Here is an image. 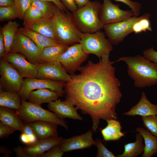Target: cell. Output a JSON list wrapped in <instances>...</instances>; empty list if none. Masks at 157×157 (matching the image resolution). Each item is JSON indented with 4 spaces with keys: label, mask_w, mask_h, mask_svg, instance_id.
Wrapping results in <instances>:
<instances>
[{
    "label": "cell",
    "mask_w": 157,
    "mask_h": 157,
    "mask_svg": "<svg viewBox=\"0 0 157 157\" xmlns=\"http://www.w3.org/2000/svg\"><path fill=\"white\" fill-rule=\"evenodd\" d=\"M144 127L154 135L157 137V115L142 117Z\"/></svg>",
    "instance_id": "cell-34"
},
{
    "label": "cell",
    "mask_w": 157,
    "mask_h": 157,
    "mask_svg": "<svg viewBox=\"0 0 157 157\" xmlns=\"http://www.w3.org/2000/svg\"><path fill=\"white\" fill-rule=\"evenodd\" d=\"M44 0L49 1L53 2L63 12H65L66 13L68 11L62 3L60 0Z\"/></svg>",
    "instance_id": "cell-44"
},
{
    "label": "cell",
    "mask_w": 157,
    "mask_h": 157,
    "mask_svg": "<svg viewBox=\"0 0 157 157\" xmlns=\"http://www.w3.org/2000/svg\"><path fill=\"white\" fill-rule=\"evenodd\" d=\"M18 31L34 42L38 48L40 54L45 47L60 43L56 40L46 37L24 27L19 28Z\"/></svg>",
    "instance_id": "cell-19"
},
{
    "label": "cell",
    "mask_w": 157,
    "mask_h": 157,
    "mask_svg": "<svg viewBox=\"0 0 157 157\" xmlns=\"http://www.w3.org/2000/svg\"><path fill=\"white\" fill-rule=\"evenodd\" d=\"M95 145L98 149L97 157H115L116 156L104 145L100 139L96 140Z\"/></svg>",
    "instance_id": "cell-35"
},
{
    "label": "cell",
    "mask_w": 157,
    "mask_h": 157,
    "mask_svg": "<svg viewBox=\"0 0 157 157\" xmlns=\"http://www.w3.org/2000/svg\"><path fill=\"white\" fill-rule=\"evenodd\" d=\"M61 2L68 10L73 12L78 9L74 0H60Z\"/></svg>",
    "instance_id": "cell-42"
},
{
    "label": "cell",
    "mask_w": 157,
    "mask_h": 157,
    "mask_svg": "<svg viewBox=\"0 0 157 157\" xmlns=\"http://www.w3.org/2000/svg\"><path fill=\"white\" fill-rule=\"evenodd\" d=\"M47 107L49 111L63 119L66 118L81 121L83 119L77 113V108L66 101L57 99L49 103Z\"/></svg>",
    "instance_id": "cell-17"
},
{
    "label": "cell",
    "mask_w": 157,
    "mask_h": 157,
    "mask_svg": "<svg viewBox=\"0 0 157 157\" xmlns=\"http://www.w3.org/2000/svg\"><path fill=\"white\" fill-rule=\"evenodd\" d=\"M134 16L131 9L122 10L119 4H114L110 0H103L99 13L100 19L104 25L123 21Z\"/></svg>",
    "instance_id": "cell-12"
},
{
    "label": "cell",
    "mask_w": 157,
    "mask_h": 157,
    "mask_svg": "<svg viewBox=\"0 0 157 157\" xmlns=\"http://www.w3.org/2000/svg\"><path fill=\"white\" fill-rule=\"evenodd\" d=\"M68 47L67 44L59 43L56 45L45 47L40 54V63L56 61Z\"/></svg>",
    "instance_id": "cell-28"
},
{
    "label": "cell",
    "mask_w": 157,
    "mask_h": 157,
    "mask_svg": "<svg viewBox=\"0 0 157 157\" xmlns=\"http://www.w3.org/2000/svg\"><path fill=\"white\" fill-rule=\"evenodd\" d=\"M31 5L40 10L43 17L51 18L53 17L56 6L53 2L44 0H32Z\"/></svg>",
    "instance_id": "cell-30"
},
{
    "label": "cell",
    "mask_w": 157,
    "mask_h": 157,
    "mask_svg": "<svg viewBox=\"0 0 157 157\" xmlns=\"http://www.w3.org/2000/svg\"><path fill=\"white\" fill-rule=\"evenodd\" d=\"M101 4L97 0L90 1L74 12H69L72 19L82 33H93L103 28L104 25L99 17Z\"/></svg>",
    "instance_id": "cell-4"
},
{
    "label": "cell",
    "mask_w": 157,
    "mask_h": 157,
    "mask_svg": "<svg viewBox=\"0 0 157 157\" xmlns=\"http://www.w3.org/2000/svg\"><path fill=\"white\" fill-rule=\"evenodd\" d=\"M134 16L122 21L104 25L105 34L112 45H116L122 41L128 35L133 32L134 24L143 17Z\"/></svg>",
    "instance_id": "cell-9"
},
{
    "label": "cell",
    "mask_w": 157,
    "mask_h": 157,
    "mask_svg": "<svg viewBox=\"0 0 157 157\" xmlns=\"http://www.w3.org/2000/svg\"><path fill=\"white\" fill-rule=\"evenodd\" d=\"M78 8H81L87 3L90 1L89 0H74Z\"/></svg>",
    "instance_id": "cell-48"
},
{
    "label": "cell",
    "mask_w": 157,
    "mask_h": 157,
    "mask_svg": "<svg viewBox=\"0 0 157 157\" xmlns=\"http://www.w3.org/2000/svg\"><path fill=\"white\" fill-rule=\"evenodd\" d=\"M15 2L19 13V19H23L25 12L31 5L32 0H16Z\"/></svg>",
    "instance_id": "cell-36"
},
{
    "label": "cell",
    "mask_w": 157,
    "mask_h": 157,
    "mask_svg": "<svg viewBox=\"0 0 157 157\" xmlns=\"http://www.w3.org/2000/svg\"><path fill=\"white\" fill-rule=\"evenodd\" d=\"M19 19L18 10L15 5L0 6V21L11 20L16 18Z\"/></svg>",
    "instance_id": "cell-32"
},
{
    "label": "cell",
    "mask_w": 157,
    "mask_h": 157,
    "mask_svg": "<svg viewBox=\"0 0 157 157\" xmlns=\"http://www.w3.org/2000/svg\"><path fill=\"white\" fill-rule=\"evenodd\" d=\"M65 83L49 79L38 78H25L18 92L22 100L26 101L30 92L35 89H48L57 93L60 97L65 93Z\"/></svg>",
    "instance_id": "cell-7"
},
{
    "label": "cell",
    "mask_w": 157,
    "mask_h": 157,
    "mask_svg": "<svg viewBox=\"0 0 157 157\" xmlns=\"http://www.w3.org/2000/svg\"><path fill=\"white\" fill-rule=\"evenodd\" d=\"M135 132L140 133L142 136L144 142V151L142 157H151L157 154V137L147 130L142 127H137Z\"/></svg>",
    "instance_id": "cell-25"
},
{
    "label": "cell",
    "mask_w": 157,
    "mask_h": 157,
    "mask_svg": "<svg viewBox=\"0 0 157 157\" xmlns=\"http://www.w3.org/2000/svg\"><path fill=\"white\" fill-rule=\"evenodd\" d=\"M114 0L123 3L129 6L133 11L135 16L138 17L140 15L141 7V4L140 3L131 0Z\"/></svg>",
    "instance_id": "cell-38"
},
{
    "label": "cell",
    "mask_w": 157,
    "mask_h": 157,
    "mask_svg": "<svg viewBox=\"0 0 157 157\" xmlns=\"http://www.w3.org/2000/svg\"><path fill=\"white\" fill-rule=\"evenodd\" d=\"M62 138L38 139L34 143L22 147L23 157H41L45 151L59 144Z\"/></svg>",
    "instance_id": "cell-15"
},
{
    "label": "cell",
    "mask_w": 157,
    "mask_h": 157,
    "mask_svg": "<svg viewBox=\"0 0 157 157\" xmlns=\"http://www.w3.org/2000/svg\"><path fill=\"white\" fill-rule=\"evenodd\" d=\"M88 56V54L84 52L81 44L78 43L68 47L56 61L59 62L66 72L72 75L78 70Z\"/></svg>",
    "instance_id": "cell-8"
},
{
    "label": "cell",
    "mask_w": 157,
    "mask_h": 157,
    "mask_svg": "<svg viewBox=\"0 0 157 157\" xmlns=\"http://www.w3.org/2000/svg\"><path fill=\"white\" fill-rule=\"evenodd\" d=\"M100 30L93 33H83L80 43L84 52L92 54L99 59L113 49L112 44Z\"/></svg>",
    "instance_id": "cell-6"
},
{
    "label": "cell",
    "mask_w": 157,
    "mask_h": 157,
    "mask_svg": "<svg viewBox=\"0 0 157 157\" xmlns=\"http://www.w3.org/2000/svg\"><path fill=\"white\" fill-rule=\"evenodd\" d=\"M14 1L16 0H13Z\"/></svg>",
    "instance_id": "cell-49"
},
{
    "label": "cell",
    "mask_w": 157,
    "mask_h": 157,
    "mask_svg": "<svg viewBox=\"0 0 157 157\" xmlns=\"http://www.w3.org/2000/svg\"><path fill=\"white\" fill-rule=\"evenodd\" d=\"M20 140L21 142L26 145L29 144V137L22 133H21L20 136Z\"/></svg>",
    "instance_id": "cell-46"
},
{
    "label": "cell",
    "mask_w": 157,
    "mask_h": 157,
    "mask_svg": "<svg viewBox=\"0 0 157 157\" xmlns=\"http://www.w3.org/2000/svg\"><path fill=\"white\" fill-rule=\"evenodd\" d=\"M22 100L18 92L3 90L0 87V106L17 110L22 106Z\"/></svg>",
    "instance_id": "cell-26"
},
{
    "label": "cell",
    "mask_w": 157,
    "mask_h": 157,
    "mask_svg": "<svg viewBox=\"0 0 157 157\" xmlns=\"http://www.w3.org/2000/svg\"><path fill=\"white\" fill-rule=\"evenodd\" d=\"M16 111L24 122L46 121L60 125L68 130V126L64 119L55 113L43 108L39 104L22 100L21 108Z\"/></svg>",
    "instance_id": "cell-5"
},
{
    "label": "cell",
    "mask_w": 157,
    "mask_h": 157,
    "mask_svg": "<svg viewBox=\"0 0 157 157\" xmlns=\"http://www.w3.org/2000/svg\"><path fill=\"white\" fill-rule=\"evenodd\" d=\"M106 122V126L101 129L104 141L107 142L117 140L125 136L124 133L121 131L122 127L120 122L112 119Z\"/></svg>",
    "instance_id": "cell-21"
},
{
    "label": "cell",
    "mask_w": 157,
    "mask_h": 157,
    "mask_svg": "<svg viewBox=\"0 0 157 157\" xmlns=\"http://www.w3.org/2000/svg\"><path fill=\"white\" fill-rule=\"evenodd\" d=\"M19 26V24L17 22L10 21L5 24L0 30L3 35L6 54L10 52Z\"/></svg>",
    "instance_id": "cell-29"
},
{
    "label": "cell",
    "mask_w": 157,
    "mask_h": 157,
    "mask_svg": "<svg viewBox=\"0 0 157 157\" xmlns=\"http://www.w3.org/2000/svg\"><path fill=\"white\" fill-rule=\"evenodd\" d=\"M25 27L44 36L57 40L52 24L51 18L43 17Z\"/></svg>",
    "instance_id": "cell-24"
},
{
    "label": "cell",
    "mask_w": 157,
    "mask_h": 157,
    "mask_svg": "<svg viewBox=\"0 0 157 157\" xmlns=\"http://www.w3.org/2000/svg\"><path fill=\"white\" fill-rule=\"evenodd\" d=\"M3 58L11 64L24 78H37V65L29 62L22 54L10 52Z\"/></svg>",
    "instance_id": "cell-14"
},
{
    "label": "cell",
    "mask_w": 157,
    "mask_h": 157,
    "mask_svg": "<svg viewBox=\"0 0 157 157\" xmlns=\"http://www.w3.org/2000/svg\"><path fill=\"white\" fill-rule=\"evenodd\" d=\"M60 97L56 92L48 89H37L31 91L27 100L29 102L41 105L57 99Z\"/></svg>",
    "instance_id": "cell-22"
},
{
    "label": "cell",
    "mask_w": 157,
    "mask_h": 157,
    "mask_svg": "<svg viewBox=\"0 0 157 157\" xmlns=\"http://www.w3.org/2000/svg\"><path fill=\"white\" fill-rule=\"evenodd\" d=\"M64 153L60 149L59 144L54 146L48 151L41 157H61Z\"/></svg>",
    "instance_id": "cell-39"
},
{
    "label": "cell",
    "mask_w": 157,
    "mask_h": 157,
    "mask_svg": "<svg viewBox=\"0 0 157 157\" xmlns=\"http://www.w3.org/2000/svg\"><path fill=\"white\" fill-rule=\"evenodd\" d=\"M37 65L38 71L37 78L65 82L71 79V75L68 74L58 61L41 62Z\"/></svg>",
    "instance_id": "cell-13"
},
{
    "label": "cell",
    "mask_w": 157,
    "mask_h": 157,
    "mask_svg": "<svg viewBox=\"0 0 157 157\" xmlns=\"http://www.w3.org/2000/svg\"><path fill=\"white\" fill-rule=\"evenodd\" d=\"M20 131L21 133H24L29 137L30 144L33 143L38 140L30 123H24Z\"/></svg>",
    "instance_id": "cell-37"
},
{
    "label": "cell",
    "mask_w": 157,
    "mask_h": 157,
    "mask_svg": "<svg viewBox=\"0 0 157 157\" xmlns=\"http://www.w3.org/2000/svg\"><path fill=\"white\" fill-rule=\"evenodd\" d=\"M16 130L12 127L0 122V138H3L13 133Z\"/></svg>",
    "instance_id": "cell-40"
},
{
    "label": "cell",
    "mask_w": 157,
    "mask_h": 157,
    "mask_svg": "<svg viewBox=\"0 0 157 157\" xmlns=\"http://www.w3.org/2000/svg\"><path fill=\"white\" fill-rule=\"evenodd\" d=\"M123 61L127 65V72L134 81V85L144 88L157 84V65L144 56H123L115 62Z\"/></svg>",
    "instance_id": "cell-2"
},
{
    "label": "cell",
    "mask_w": 157,
    "mask_h": 157,
    "mask_svg": "<svg viewBox=\"0 0 157 157\" xmlns=\"http://www.w3.org/2000/svg\"><path fill=\"white\" fill-rule=\"evenodd\" d=\"M150 16V15L148 13L144 14L143 17L134 24L133 32L136 34L147 31H151L152 28L149 19Z\"/></svg>",
    "instance_id": "cell-33"
},
{
    "label": "cell",
    "mask_w": 157,
    "mask_h": 157,
    "mask_svg": "<svg viewBox=\"0 0 157 157\" xmlns=\"http://www.w3.org/2000/svg\"><path fill=\"white\" fill-rule=\"evenodd\" d=\"M51 20L60 43L68 45L80 43L83 33L73 21L68 11L65 14L56 5Z\"/></svg>",
    "instance_id": "cell-3"
},
{
    "label": "cell",
    "mask_w": 157,
    "mask_h": 157,
    "mask_svg": "<svg viewBox=\"0 0 157 157\" xmlns=\"http://www.w3.org/2000/svg\"><path fill=\"white\" fill-rule=\"evenodd\" d=\"M13 109L0 106V122L8 125L16 131H20L24 123L22 119Z\"/></svg>",
    "instance_id": "cell-23"
},
{
    "label": "cell",
    "mask_w": 157,
    "mask_h": 157,
    "mask_svg": "<svg viewBox=\"0 0 157 157\" xmlns=\"http://www.w3.org/2000/svg\"><path fill=\"white\" fill-rule=\"evenodd\" d=\"M30 123L38 139L58 137L57 124L42 121H35Z\"/></svg>",
    "instance_id": "cell-20"
},
{
    "label": "cell",
    "mask_w": 157,
    "mask_h": 157,
    "mask_svg": "<svg viewBox=\"0 0 157 157\" xmlns=\"http://www.w3.org/2000/svg\"><path fill=\"white\" fill-rule=\"evenodd\" d=\"M0 87L5 91L19 92L23 78L10 63L3 58L0 60Z\"/></svg>",
    "instance_id": "cell-10"
},
{
    "label": "cell",
    "mask_w": 157,
    "mask_h": 157,
    "mask_svg": "<svg viewBox=\"0 0 157 157\" xmlns=\"http://www.w3.org/2000/svg\"><path fill=\"white\" fill-rule=\"evenodd\" d=\"M13 0H0V6L7 7L15 5Z\"/></svg>",
    "instance_id": "cell-45"
},
{
    "label": "cell",
    "mask_w": 157,
    "mask_h": 157,
    "mask_svg": "<svg viewBox=\"0 0 157 157\" xmlns=\"http://www.w3.org/2000/svg\"><path fill=\"white\" fill-rule=\"evenodd\" d=\"M0 153L7 155L12 154V151L8 148L6 147L2 146L0 147Z\"/></svg>",
    "instance_id": "cell-47"
},
{
    "label": "cell",
    "mask_w": 157,
    "mask_h": 157,
    "mask_svg": "<svg viewBox=\"0 0 157 157\" xmlns=\"http://www.w3.org/2000/svg\"><path fill=\"white\" fill-rule=\"evenodd\" d=\"M143 138L141 134L137 132L136 140L133 142H130L124 145V151L117 157H136L144 151V145L143 144Z\"/></svg>",
    "instance_id": "cell-27"
},
{
    "label": "cell",
    "mask_w": 157,
    "mask_h": 157,
    "mask_svg": "<svg viewBox=\"0 0 157 157\" xmlns=\"http://www.w3.org/2000/svg\"><path fill=\"white\" fill-rule=\"evenodd\" d=\"M123 115L130 116L138 115L142 117L157 115V105L151 103L147 98L145 92H142L138 102Z\"/></svg>",
    "instance_id": "cell-18"
},
{
    "label": "cell",
    "mask_w": 157,
    "mask_h": 157,
    "mask_svg": "<svg viewBox=\"0 0 157 157\" xmlns=\"http://www.w3.org/2000/svg\"><path fill=\"white\" fill-rule=\"evenodd\" d=\"M43 17L40 10L31 5L25 12L23 19L24 27H26L35 21Z\"/></svg>",
    "instance_id": "cell-31"
},
{
    "label": "cell",
    "mask_w": 157,
    "mask_h": 157,
    "mask_svg": "<svg viewBox=\"0 0 157 157\" xmlns=\"http://www.w3.org/2000/svg\"><path fill=\"white\" fill-rule=\"evenodd\" d=\"M10 52L21 53L33 64L37 65L40 63V53L38 47L31 39L18 31L10 47Z\"/></svg>",
    "instance_id": "cell-11"
},
{
    "label": "cell",
    "mask_w": 157,
    "mask_h": 157,
    "mask_svg": "<svg viewBox=\"0 0 157 157\" xmlns=\"http://www.w3.org/2000/svg\"><path fill=\"white\" fill-rule=\"evenodd\" d=\"M5 43L2 33L0 32V57L3 58L6 55Z\"/></svg>",
    "instance_id": "cell-43"
},
{
    "label": "cell",
    "mask_w": 157,
    "mask_h": 157,
    "mask_svg": "<svg viewBox=\"0 0 157 157\" xmlns=\"http://www.w3.org/2000/svg\"><path fill=\"white\" fill-rule=\"evenodd\" d=\"M143 54L146 58L157 65V51H155L153 47L146 49Z\"/></svg>",
    "instance_id": "cell-41"
},
{
    "label": "cell",
    "mask_w": 157,
    "mask_h": 157,
    "mask_svg": "<svg viewBox=\"0 0 157 157\" xmlns=\"http://www.w3.org/2000/svg\"><path fill=\"white\" fill-rule=\"evenodd\" d=\"M95 141L92 137V132L89 130L86 133L68 139L62 138L59 144L61 150L66 152L75 150L82 149L95 145Z\"/></svg>",
    "instance_id": "cell-16"
},
{
    "label": "cell",
    "mask_w": 157,
    "mask_h": 157,
    "mask_svg": "<svg viewBox=\"0 0 157 157\" xmlns=\"http://www.w3.org/2000/svg\"><path fill=\"white\" fill-rule=\"evenodd\" d=\"M108 52L94 63L89 61L81 67L78 74L70 75L64 87L65 99L89 115L92 121V131L96 132L100 120L117 119L116 111L122 94L120 83L115 75V61L109 59Z\"/></svg>",
    "instance_id": "cell-1"
}]
</instances>
